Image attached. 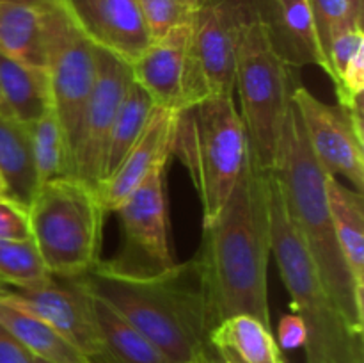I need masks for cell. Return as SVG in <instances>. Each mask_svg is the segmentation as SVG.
<instances>
[{
    "label": "cell",
    "instance_id": "cell-15",
    "mask_svg": "<svg viewBox=\"0 0 364 363\" xmlns=\"http://www.w3.org/2000/svg\"><path fill=\"white\" fill-rule=\"evenodd\" d=\"M192 21L180 25L151 45L130 64L132 78L151 96L156 107L181 110L191 105L188 41Z\"/></svg>",
    "mask_w": 364,
    "mask_h": 363
},
{
    "label": "cell",
    "instance_id": "cell-41",
    "mask_svg": "<svg viewBox=\"0 0 364 363\" xmlns=\"http://www.w3.org/2000/svg\"><path fill=\"white\" fill-rule=\"evenodd\" d=\"M34 363H50V362H45V359H39V358H34Z\"/></svg>",
    "mask_w": 364,
    "mask_h": 363
},
{
    "label": "cell",
    "instance_id": "cell-21",
    "mask_svg": "<svg viewBox=\"0 0 364 363\" xmlns=\"http://www.w3.org/2000/svg\"><path fill=\"white\" fill-rule=\"evenodd\" d=\"M48 9L0 2V52L7 57L46 68Z\"/></svg>",
    "mask_w": 364,
    "mask_h": 363
},
{
    "label": "cell",
    "instance_id": "cell-17",
    "mask_svg": "<svg viewBox=\"0 0 364 363\" xmlns=\"http://www.w3.org/2000/svg\"><path fill=\"white\" fill-rule=\"evenodd\" d=\"M85 32L96 45L128 64L151 45L137 0H96Z\"/></svg>",
    "mask_w": 364,
    "mask_h": 363
},
{
    "label": "cell",
    "instance_id": "cell-1",
    "mask_svg": "<svg viewBox=\"0 0 364 363\" xmlns=\"http://www.w3.org/2000/svg\"><path fill=\"white\" fill-rule=\"evenodd\" d=\"M269 173L249 160L219 216L203 224L196 263L213 326L238 313L272 327L267 270L270 256Z\"/></svg>",
    "mask_w": 364,
    "mask_h": 363
},
{
    "label": "cell",
    "instance_id": "cell-32",
    "mask_svg": "<svg viewBox=\"0 0 364 363\" xmlns=\"http://www.w3.org/2000/svg\"><path fill=\"white\" fill-rule=\"evenodd\" d=\"M277 338H279L277 345L284 351L304 347L306 326L297 313L291 312L288 315L281 317L279 327H277Z\"/></svg>",
    "mask_w": 364,
    "mask_h": 363
},
{
    "label": "cell",
    "instance_id": "cell-12",
    "mask_svg": "<svg viewBox=\"0 0 364 363\" xmlns=\"http://www.w3.org/2000/svg\"><path fill=\"white\" fill-rule=\"evenodd\" d=\"M0 299L41 319L59 331L91 363L103 356L91 295L75 278H55L36 287L0 283Z\"/></svg>",
    "mask_w": 364,
    "mask_h": 363
},
{
    "label": "cell",
    "instance_id": "cell-19",
    "mask_svg": "<svg viewBox=\"0 0 364 363\" xmlns=\"http://www.w3.org/2000/svg\"><path fill=\"white\" fill-rule=\"evenodd\" d=\"M326 192L340 251L364 294V196L331 174H326Z\"/></svg>",
    "mask_w": 364,
    "mask_h": 363
},
{
    "label": "cell",
    "instance_id": "cell-40",
    "mask_svg": "<svg viewBox=\"0 0 364 363\" xmlns=\"http://www.w3.org/2000/svg\"><path fill=\"white\" fill-rule=\"evenodd\" d=\"M0 196H6V187H4L2 178H0Z\"/></svg>",
    "mask_w": 364,
    "mask_h": 363
},
{
    "label": "cell",
    "instance_id": "cell-37",
    "mask_svg": "<svg viewBox=\"0 0 364 363\" xmlns=\"http://www.w3.org/2000/svg\"><path fill=\"white\" fill-rule=\"evenodd\" d=\"M201 363H226V362H223V359H220V358H217V356L212 352V349L208 347L201 354Z\"/></svg>",
    "mask_w": 364,
    "mask_h": 363
},
{
    "label": "cell",
    "instance_id": "cell-22",
    "mask_svg": "<svg viewBox=\"0 0 364 363\" xmlns=\"http://www.w3.org/2000/svg\"><path fill=\"white\" fill-rule=\"evenodd\" d=\"M0 178L7 198L28 209L39 189L31 132L27 125L4 114H0Z\"/></svg>",
    "mask_w": 364,
    "mask_h": 363
},
{
    "label": "cell",
    "instance_id": "cell-11",
    "mask_svg": "<svg viewBox=\"0 0 364 363\" xmlns=\"http://www.w3.org/2000/svg\"><path fill=\"white\" fill-rule=\"evenodd\" d=\"M311 152L327 174L345 178L358 192L364 191L363 107L347 109L316 98L299 84L291 95Z\"/></svg>",
    "mask_w": 364,
    "mask_h": 363
},
{
    "label": "cell",
    "instance_id": "cell-42",
    "mask_svg": "<svg viewBox=\"0 0 364 363\" xmlns=\"http://www.w3.org/2000/svg\"><path fill=\"white\" fill-rule=\"evenodd\" d=\"M194 363H201V358H199V359H198V362H194Z\"/></svg>",
    "mask_w": 364,
    "mask_h": 363
},
{
    "label": "cell",
    "instance_id": "cell-28",
    "mask_svg": "<svg viewBox=\"0 0 364 363\" xmlns=\"http://www.w3.org/2000/svg\"><path fill=\"white\" fill-rule=\"evenodd\" d=\"M309 9H311L313 25H315L316 39H318L320 50H322L323 60H326L331 41L340 32L350 27H363V25L355 23L348 0H309Z\"/></svg>",
    "mask_w": 364,
    "mask_h": 363
},
{
    "label": "cell",
    "instance_id": "cell-3",
    "mask_svg": "<svg viewBox=\"0 0 364 363\" xmlns=\"http://www.w3.org/2000/svg\"><path fill=\"white\" fill-rule=\"evenodd\" d=\"M274 177L283 196L284 209L308 249L315 269L333 301L345 317L364 330V301L355 287L338 246L326 192V171L315 159L291 102L283 132Z\"/></svg>",
    "mask_w": 364,
    "mask_h": 363
},
{
    "label": "cell",
    "instance_id": "cell-6",
    "mask_svg": "<svg viewBox=\"0 0 364 363\" xmlns=\"http://www.w3.org/2000/svg\"><path fill=\"white\" fill-rule=\"evenodd\" d=\"M173 155L187 169L203 209V224L219 216L245 164L247 137L233 96H208L178 112Z\"/></svg>",
    "mask_w": 364,
    "mask_h": 363
},
{
    "label": "cell",
    "instance_id": "cell-26",
    "mask_svg": "<svg viewBox=\"0 0 364 363\" xmlns=\"http://www.w3.org/2000/svg\"><path fill=\"white\" fill-rule=\"evenodd\" d=\"M27 127L31 132L32 160L38 184L75 177L70 152L53 110Z\"/></svg>",
    "mask_w": 364,
    "mask_h": 363
},
{
    "label": "cell",
    "instance_id": "cell-30",
    "mask_svg": "<svg viewBox=\"0 0 364 363\" xmlns=\"http://www.w3.org/2000/svg\"><path fill=\"white\" fill-rule=\"evenodd\" d=\"M364 52V32L363 27H350L340 32L331 41L326 53V73L329 75L333 84L340 80L343 71L354 57Z\"/></svg>",
    "mask_w": 364,
    "mask_h": 363
},
{
    "label": "cell",
    "instance_id": "cell-13",
    "mask_svg": "<svg viewBox=\"0 0 364 363\" xmlns=\"http://www.w3.org/2000/svg\"><path fill=\"white\" fill-rule=\"evenodd\" d=\"M130 80V64L98 46L95 88L85 105L73 153L75 177L95 189L103 180L109 135Z\"/></svg>",
    "mask_w": 364,
    "mask_h": 363
},
{
    "label": "cell",
    "instance_id": "cell-38",
    "mask_svg": "<svg viewBox=\"0 0 364 363\" xmlns=\"http://www.w3.org/2000/svg\"><path fill=\"white\" fill-rule=\"evenodd\" d=\"M0 114H4V116H11L9 110H7V107H6V103H4L2 93H0Z\"/></svg>",
    "mask_w": 364,
    "mask_h": 363
},
{
    "label": "cell",
    "instance_id": "cell-14",
    "mask_svg": "<svg viewBox=\"0 0 364 363\" xmlns=\"http://www.w3.org/2000/svg\"><path fill=\"white\" fill-rule=\"evenodd\" d=\"M178 112L180 110L156 107L141 137L135 141L119 166L96 187V194L107 214L116 212L117 206L149 174L167 166V160L173 155Z\"/></svg>",
    "mask_w": 364,
    "mask_h": 363
},
{
    "label": "cell",
    "instance_id": "cell-7",
    "mask_svg": "<svg viewBox=\"0 0 364 363\" xmlns=\"http://www.w3.org/2000/svg\"><path fill=\"white\" fill-rule=\"evenodd\" d=\"M27 212L31 238L52 276H80L102 260L107 212L92 185L75 177L46 182Z\"/></svg>",
    "mask_w": 364,
    "mask_h": 363
},
{
    "label": "cell",
    "instance_id": "cell-39",
    "mask_svg": "<svg viewBox=\"0 0 364 363\" xmlns=\"http://www.w3.org/2000/svg\"><path fill=\"white\" fill-rule=\"evenodd\" d=\"M188 2H191V6L194 7V9H198V7L201 6V4L205 2V0H188Z\"/></svg>",
    "mask_w": 364,
    "mask_h": 363
},
{
    "label": "cell",
    "instance_id": "cell-20",
    "mask_svg": "<svg viewBox=\"0 0 364 363\" xmlns=\"http://www.w3.org/2000/svg\"><path fill=\"white\" fill-rule=\"evenodd\" d=\"M0 93L14 120L31 125L52 112V89L46 68L7 57L0 52Z\"/></svg>",
    "mask_w": 364,
    "mask_h": 363
},
{
    "label": "cell",
    "instance_id": "cell-33",
    "mask_svg": "<svg viewBox=\"0 0 364 363\" xmlns=\"http://www.w3.org/2000/svg\"><path fill=\"white\" fill-rule=\"evenodd\" d=\"M0 363H34V356L4 326H0Z\"/></svg>",
    "mask_w": 364,
    "mask_h": 363
},
{
    "label": "cell",
    "instance_id": "cell-2",
    "mask_svg": "<svg viewBox=\"0 0 364 363\" xmlns=\"http://www.w3.org/2000/svg\"><path fill=\"white\" fill-rule=\"evenodd\" d=\"M75 280L119 312L169 363H194L208 349L213 320L194 258L153 276H124L100 260Z\"/></svg>",
    "mask_w": 364,
    "mask_h": 363
},
{
    "label": "cell",
    "instance_id": "cell-35",
    "mask_svg": "<svg viewBox=\"0 0 364 363\" xmlns=\"http://www.w3.org/2000/svg\"><path fill=\"white\" fill-rule=\"evenodd\" d=\"M0 2H16L27 4V6L41 7V9H53V7H66L64 0H0Z\"/></svg>",
    "mask_w": 364,
    "mask_h": 363
},
{
    "label": "cell",
    "instance_id": "cell-34",
    "mask_svg": "<svg viewBox=\"0 0 364 363\" xmlns=\"http://www.w3.org/2000/svg\"><path fill=\"white\" fill-rule=\"evenodd\" d=\"M64 2H66L68 11L73 14L75 20H77L78 23H80V27L85 31L89 25V20H91L96 0H64Z\"/></svg>",
    "mask_w": 364,
    "mask_h": 363
},
{
    "label": "cell",
    "instance_id": "cell-4",
    "mask_svg": "<svg viewBox=\"0 0 364 363\" xmlns=\"http://www.w3.org/2000/svg\"><path fill=\"white\" fill-rule=\"evenodd\" d=\"M270 255L291 298V310L306 326V363H364V330L341 313L323 287L308 249L284 209L283 196L269 171Z\"/></svg>",
    "mask_w": 364,
    "mask_h": 363
},
{
    "label": "cell",
    "instance_id": "cell-24",
    "mask_svg": "<svg viewBox=\"0 0 364 363\" xmlns=\"http://www.w3.org/2000/svg\"><path fill=\"white\" fill-rule=\"evenodd\" d=\"M0 326L6 327L34 358L50 363H91L71 342L32 313L0 299Z\"/></svg>",
    "mask_w": 364,
    "mask_h": 363
},
{
    "label": "cell",
    "instance_id": "cell-18",
    "mask_svg": "<svg viewBox=\"0 0 364 363\" xmlns=\"http://www.w3.org/2000/svg\"><path fill=\"white\" fill-rule=\"evenodd\" d=\"M208 347L226 363H284L272 327L247 313L215 324L208 335Z\"/></svg>",
    "mask_w": 364,
    "mask_h": 363
},
{
    "label": "cell",
    "instance_id": "cell-16",
    "mask_svg": "<svg viewBox=\"0 0 364 363\" xmlns=\"http://www.w3.org/2000/svg\"><path fill=\"white\" fill-rule=\"evenodd\" d=\"M249 6L288 66L295 70L304 66L326 68L309 0H249Z\"/></svg>",
    "mask_w": 364,
    "mask_h": 363
},
{
    "label": "cell",
    "instance_id": "cell-27",
    "mask_svg": "<svg viewBox=\"0 0 364 363\" xmlns=\"http://www.w3.org/2000/svg\"><path fill=\"white\" fill-rule=\"evenodd\" d=\"M52 278L32 238L0 241V283L7 287H36Z\"/></svg>",
    "mask_w": 364,
    "mask_h": 363
},
{
    "label": "cell",
    "instance_id": "cell-31",
    "mask_svg": "<svg viewBox=\"0 0 364 363\" xmlns=\"http://www.w3.org/2000/svg\"><path fill=\"white\" fill-rule=\"evenodd\" d=\"M21 238H31L27 209L7 196H0V241Z\"/></svg>",
    "mask_w": 364,
    "mask_h": 363
},
{
    "label": "cell",
    "instance_id": "cell-9",
    "mask_svg": "<svg viewBox=\"0 0 364 363\" xmlns=\"http://www.w3.org/2000/svg\"><path fill=\"white\" fill-rule=\"evenodd\" d=\"M160 167L149 174L116 209L121 224V249L110 260H102L107 269L124 276H153L176 265L171 249L169 217Z\"/></svg>",
    "mask_w": 364,
    "mask_h": 363
},
{
    "label": "cell",
    "instance_id": "cell-29",
    "mask_svg": "<svg viewBox=\"0 0 364 363\" xmlns=\"http://www.w3.org/2000/svg\"><path fill=\"white\" fill-rule=\"evenodd\" d=\"M151 41L162 39L180 25L194 18V7L188 0H137Z\"/></svg>",
    "mask_w": 364,
    "mask_h": 363
},
{
    "label": "cell",
    "instance_id": "cell-25",
    "mask_svg": "<svg viewBox=\"0 0 364 363\" xmlns=\"http://www.w3.org/2000/svg\"><path fill=\"white\" fill-rule=\"evenodd\" d=\"M155 109L156 105L151 96L132 78L127 91H124L123 100H121V105L117 109L116 120H114L112 130L109 135L105 166H103V180L119 166L124 155L130 152L135 141L141 137Z\"/></svg>",
    "mask_w": 364,
    "mask_h": 363
},
{
    "label": "cell",
    "instance_id": "cell-23",
    "mask_svg": "<svg viewBox=\"0 0 364 363\" xmlns=\"http://www.w3.org/2000/svg\"><path fill=\"white\" fill-rule=\"evenodd\" d=\"M89 295L103 347L100 363H169L162 352L109 302L92 292H89Z\"/></svg>",
    "mask_w": 364,
    "mask_h": 363
},
{
    "label": "cell",
    "instance_id": "cell-10",
    "mask_svg": "<svg viewBox=\"0 0 364 363\" xmlns=\"http://www.w3.org/2000/svg\"><path fill=\"white\" fill-rule=\"evenodd\" d=\"M247 0H205L194 11L188 41L191 103L235 96V59Z\"/></svg>",
    "mask_w": 364,
    "mask_h": 363
},
{
    "label": "cell",
    "instance_id": "cell-5",
    "mask_svg": "<svg viewBox=\"0 0 364 363\" xmlns=\"http://www.w3.org/2000/svg\"><path fill=\"white\" fill-rule=\"evenodd\" d=\"M249 4V0H247ZM299 70L288 66L249 6L235 59V93L247 137L249 160L258 171L276 167Z\"/></svg>",
    "mask_w": 364,
    "mask_h": 363
},
{
    "label": "cell",
    "instance_id": "cell-36",
    "mask_svg": "<svg viewBox=\"0 0 364 363\" xmlns=\"http://www.w3.org/2000/svg\"><path fill=\"white\" fill-rule=\"evenodd\" d=\"M348 6H350L352 16H354L355 23L363 25V18H364V0H348Z\"/></svg>",
    "mask_w": 364,
    "mask_h": 363
},
{
    "label": "cell",
    "instance_id": "cell-8",
    "mask_svg": "<svg viewBox=\"0 0 364 363\" xmlns=\"http://www.w3.org/2000/svg\"><path fill=\"white\" fill-rule=\"evenodd\" d=\"M48 16L46 71L52 89V107L63 130L71 164L98 70V45L89 38L68 7H53ZM75 173V171H73Z\"/></svg>",
    "mask_w": 364,
    "mask_h": 363
}]
</instances>
